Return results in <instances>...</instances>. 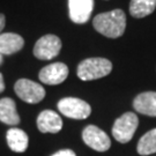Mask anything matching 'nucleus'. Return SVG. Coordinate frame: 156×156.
I'll return each mask as SVG.
<instances>
[{"label":"nucleus","mask_w":156,"mask_h":156,"mask_svg":"<svg viewBox=\"0 0 156 156\" xmlns=\"http://www.w3.org/2000/svg\"><path fill=\"white\" fill-rule=\"evenodd\" d=\"M133 106L139 113L156 117V93L146 91L139 94L134 98Z\"/></svg>","instance_id":"11"},{"label":"nucleus","mask_w":156,"mask_h":156,"mask_svg":"<svg viewBox=\"0 0 156 156\" xmlns=\"http://www.w3.org/2000/svg\"><path fill=\"white\" fill-rule=\"evenodd\" d=\"M112 71V62L105 58H88L79 64L78 76L82 81L104 78Z\"/></svg>","instance_id":"2"},{"label":"nucleus","mask_w":156,"mask_h":156,"mask_svg":"<svg viewBox=\"0 0 156 156\" xmlns=\"http://www.w3.org/2000/svg\"><path fill=\"white\" fill-rule=\"evenodd\" d=\"M67 75H68V67L66 66V64L53 62L41 69L38 78L43 83L56 86L62 83L67 79Z\"/></svg>","instance_id":"8"},{"label":"nucleus","mask_w":156,"mask_h":156,"mask_svg":"<svg viewBox=\"0 0 156 156\" xmlns=\"http://www.w3.org/2000/svg\"><path fill=\"white\" fill-rule=\"evenodd\" d=\"M5 90V82H4V76L0 73V93H2Z\"/></svg>","instance_id":"19"},{"label":"nucleus","mask_w":156,"mask_h":156,"mask_svg":"<svg viewBox=\"0 0 156 156\" xmlns=\"http://www.w3.org/2000/svg\"><path fill=\"white\" fill-rule=\"evenodd\" d=\"M2 62H4V57H2V55H0V65L2 64Z\"/></svg>","instance_id":"20"},{"label":"nucleus","mask_w":156,"mask_h":156,"mask_svg":"<svg viewBox=\"0 0 156 156\" xmlns=\"http://www.w3.org/2000/svg\"><path fill=\"white\" fill-rule=\"evenodd\" d=\"M14 90L16 95L26 103L36 104L45 97V89L42 84L28 79H20L15 82Z\"/></svg>","instance_id":"4"},{"label":"nucleus","mask_w":156,"mask_h":156,"mask_svg":"<svg viewBox=\"0 0 156 156\" xmlns=\"http://www.w3.org/2000/svg\"><path fill=\"white\" fill-rule=\"evenodd\" d=\"M94 0H68V13L74 23L83 24L89 20Z\"/></svg>","instance_id":"9"},{"label":"nucleus","mask_w":156,"mask_h":156,"mask_svg":"<svg viewBox=\"0 0 156 156\" xmlns=\"http://www.w3.org/2000/svg\"><path fill=\"white\" fill-rule=\"evenodd\" d=\"M84 144L97 151H106L111 146V140L108 134L95 125H89L82 132Z\"/></svg>","instance_id":"7"},{"label":"nucleus","mask_w":156,"mask_h":156,"mask_svg":"<svg viewBox=\"0 0 156 156\" xmlns=\"http://www.w3.org/2000/svg\"><path fill=\"white\" fill-rule=\"evenodd\" d=\"M51 156H76L75 155V153L71 149H62V151H57L56 154H53V155Z\"/></svg>","instance_id":"17"},{"label":"nucleus","mask_w":156,"mask_h":156,"mask_svg":"<svg viewBox=\"0 0 156 156\" xmlns=\"http://www.w3.org/2000/svg\"><path fill=\"white\" fill-rule=\"evenodd\" d=\"M37 127L42 133H58L62 127V120L57 112L44 110L37 117Z\"/></svg>","instance_id":"10"},{"label":"nucleus","mask_w":156,"mask_h":156,"mask_svg":"<svg viewBox=\"0 0 156 156\" xmlns=\"http://www.w3.org/2000/svg\"><path fill=\"white\" fill-rule=\"evenodd\" d=\"M136 149L140 155H151L156 153V128L148 131L144 136H141Z\"/></svg>","instance_id":"16"},{"label":"nucleus","mask_w":156,"mask_h":156,"mask_svg":"<svg viewBox=\"0 0 156 156\" xmlns=\"http://www.w3.org/2000/svg\"><path fill=\"white\" fill-rule=\"evenodd\" d=\"M139 125L138 116L134 112H126L123 116L116 119L112 127L113 138L120 144H126L131 141Z\"/></svg>","instance_id":"3"},{"label":"nucleus","mask_w":156,"mask_h":156,"mask_svg":"<svg viewBox=\"0 0 156 156\" xmlns=\"http://www.w3.org/2000/svg\"><path fill=\"white\" fill-rule=\"evenodd\" d=\"M8 147L15 153H23L27 151L29 144V138L27 133L20 128H9L6 134Z\"/></svg>","instance_id":"14"},{"label":"nucleus","mask_w":156,"mask_h":156,"mask_svg":"<svg viewBox=\"0 0 156 156\" xmlns=\"http://www.w3.org/2000/svg\"><path fill=\"white\" fill-rule=\"evenodd\" d=\"M6 24V17L4 14H0V33L2 31V29L5 28Z\"/></svg>","instance_id":"18"},{"label":"nucleus","mask_w":156,"mask_h":156,"mask_svg":"<svg viewBox=\"0 0 156 156\" xmlns=\"http://www.w3.org/2000/svg\"><path fill=\"white\" fill-rule=\"evenodd\" d=\"M24 46L22 36L14 33L0 34V55H13Z\"/></svg>","instance_id":"12"},{"label":"nucleus","mask_w":156,"mask_h":156,"mask_svg":"<svg viewBox=\"0 0 156 156\" xmlns=\"http://www.w3.org/2000/svg\"><path fill=\"white\" fill-rule=\"evenodd\" d=\"M58 109L64 116L72 119H86L91 113L90 105L76 97H65L58 102Z\"/></svg>","instance_id":"5"},{"label":"nucleus","mask_w":156,"mask_h":156,"mask_svg":"<svg viewBox=\"0 0 156 156\" xmlns=\"http://www.w3.org/2000/svg\"><path fill=\"white\" fill-rule=\"evenodd\" d=\"M62 50V41L56 35H45L36 42L34 56L39 60H51L56 58Z\"/></svg>","instance_id":"6"},{"label":"nucleus","mask_w":156,"mask_h":156,"mask_svg":"<svg viewBox=\"0 0 156 156\" xmlns=\"http://www.w3.org/2000/svg\"><path fill=\"white\" fill-rule=\"evenodd\" d=\"M155 8L156 0H131L129 2V14L136 19L149 15Z\"/></svg>","instance_id":"15"},{"label":"nucleus","mask_w":156,"mask_h":156,"mask_svg":"<svg viewBox=\"0 0 156 156\" xmlns=\"http://www.w3.org/2000/svg\"><path fill=\"white\" fill-rule=\"evenodd\" d=\"M93 26L97 33L109 38H118L123 36L126 28V16L122 9H113L96 15Z\"/></svg>","instance_id":"1"},{"label":"nucleus","mask_w":156,"mask_h":156,"mask_svg":"<svg viewBox=\"0 0 156 156\" xmlns=\"http://www.w3.org/2000/svg\"><path fill=\"white\" fill-rule=\"evenodd\" d=\"M0 122L11 126H16L20 124V116L16 111V104L9 97L0 100Z\"/></svg>","instance_id":"13"}]
</instances>
